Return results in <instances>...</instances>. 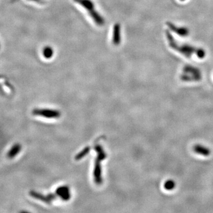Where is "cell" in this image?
Wrapping results in <instances>:
<instances>
[{
  "instance_id": "cell-1",
  "label": "cell",
  "mask_w": 213,
  "mask_h": 213,
  "mask_svg": "<svg viewBox=\"0 0 213 213\" xmlns=\"http://www.w3.org/2000/svg\"><path fill=\"white\" fill-rule=\"evenodd\" d=\"M166 35L170 47L175 51H177L179 53L183 54V55L186 56L187 57L190 58L193 53H195L198 57L200 59L204 58V57L205 56V52L203 49H197L188 45H179L168 30L166 31Z\"/></svg>"
},
{
  "instance_id": "cell-2",
  "label": "cell",
  "mask_w": 213,
  "mask_h": 213,
  "mask_svg": "<svg viewBox=\"0 0 213 213\" xmlns=\"http://www.w3.org/2000/svg\"><path fill=\"white\" fill-rule=\"evenodd\" d=\"M201 78V73L198 68L192 66H186L183 68V74L181 76V79L183 81H199Z\"/></svg>"
},
{
  "instance_id": "cell-3",
  "label": "cell",
  "mask_w": 213,
  "mask_h": 213,
  "mask_svg": "<svg viewBox=\"0 0 213 213\" xmlns=\"http://www.w3.org/2000/svg\"><path fill=\"white\" fill-rule=\"evenodd\" d=\"M33 114L35 116H39L48 118H58L61 116V113L59 111L49 109H35L33 111Z\"/></svg>"
},
{
  "instance_id": "cell-4",
  "label": "cell",
  "mask_w": 213,
  "mask_h": 213,
  "mask_svg": "<svg viewBox=\"0 0 213 213\" xmlns=\"http://www.w3.org/2000/svg\"><path fill=\"white\" fill-rule=\"evenodd\" d=\"M167 25L171 30L173 32L175 33L176 34H177L179 36L185 37V36H187L189 33V31L186 27H178L177 25H174L172 23H171V22H167Z\"/></svg>"
},
{
  "instance_id": "cell-5",
  "label": "cell",
  "mask_w": 213,
  "mask_h": 213,
  "mask_svg": "<svg viewBox=\"0 0 213 213\" xmlns=\"http://www.w3.org/2000/svg\"><path fill=\"white\" fill-rule=\"evenodd\" d=\"M101 161L96 158L95 163V167H94V181L98 185H100L102 183L101 177Z\"/></svg>"
},
{
  "instance_id": "cell-6",
  "label": "cell",
  "mask_w": 213,
  "mask_h": 213,
  "mask_svg": "<svg viewBox=\"0 0 213 213\" xmlns=\"http://www.w3.org/2000/svg\"><path fill=\"white\" fill-rule=\"evenodd\" d=\"M193 150L195 153L205 157L209 156L211 153L210 148L200 144H197L194 146Z\"/></svg>"
},
{
  "instance_id": "cell-7",
  "label": "cell",
  "mask_w": 213,
  "mask_h": 213,
  "mask_svg": "<svg viewBox=\"0 0 213 213\" xmlns=\"http://www.w3.org/2000/svg\"><path fill=\"white\" fill-rule=\"evenodd\" d=\"M56 194L62 199L68 201L71 198L69 188L68 186H62L56 189Z\"/></svg>"
},
{
  "instance_id": "cell-8",
  "label": "cell",
  "mask_w": 213,
  "mask_h": 213,
  "mask_svg": "<svg viewBox=\"0 0 213 213\" xmlns=\"http://www.w3.org/2000/svg\"><path fill=\"white\" fill-rule=\"evenodd\" d=\"M121 41V27L119 23L116 24L113 28L112 43L114 45L118 46Z\"/></svg>"
},
{
  "instance_id": "cell-9",
  "label": "cell",
  "mask_w": 213,
  "mask_h": 213,
  "mask_svg": "<svg viewBox=\"0 0 213 213\" xmlns=\"http://www.w3.org/2000/svg\"><path fill=\"white\" fill-rule=\"evenodd\" d=\"M89 14L91 15L92 19L96 22L97 25H100V26L104 25L105 21L102 17V16H101L98 12H96V11L93 10L89 12Z\"/></svg>"
},
{
  "instance_id": "cell-10",
  "label": "cell",
  "mask_w": 213,
  "mask_h": 213,
  "mask_svg": "<svg viewBox=\"0 0 213 213\" xmlns=\"http://www.w3.org/2000/svg\"><path fill=\"white\" fill-rule=\"evenodd\" d=\"M76 3L82 6L88 12L94 10V4L91 0H74Z\"/></svg>"
},
{
  "instance_id": "cell-11",
  "label": "cell",
  "mask_w": 213,
  "mask_h": 213,
  "mask_svg": "<svg viewBox=\"0 0 213 213\" xmlns=\"http://www.w3.org/2000/svg\"><path fill=\"white\" fill-rule=\"evenodd\" d=\"M21 145L19 144H15L14 145L9 152L7 153V157L10 159H12L13 157H15V156L20 152L21 150Z\"/></svg>"
},
{
  "instance_id": "cell-12",
  "label": "cell",
  "mask_w": 213,
  "mask_h": 213,
  "mask_svg": "<svg viewBox=\"0 0 213 213\" xmlns=\"http://www.w3.org/2000/svg\"><path fill=\"white\" fill-rule=\"evenodd\" d=\"M94 149L96 150V153L98 154V156L96 157L97 159H100V161H102L106 158V153L103 150V149L102 148L101 145H96L94 147Z\"/></svg>"
},
{
  "instance_id": "cell-13",
  "label": "cell",
  "mask_w": 213,
  "mask_h": 213,
  "mask_svg": "<svg viewBox=\"0 0 213 213\" xmlns=\"http://www.w3.org/2000/svg\"><path fill=\"white\" fill-rule=\"evenodd\" d=\"M30 195L31 197L36 198V199H40L41 201H44V202H45V203H51V201L49 200V198H47V197H45V196L41 195V194L36 193L35 191H31L30 192Z\"/></svg>"
},
{
  "instance_id": "cell-14",
  "label": "cell",
  "mask_w": 213,
  "mask_h": 213,
  "mask_svg": "<svg viewBox=\"0 0 213 213\" xmlns=\"http://www.w3.org/2000/svg\"><path fill=\"white\" fill-rule=\"evenodd\" d=\"M163 187L167 191H172L176 187V183L173 179H168L164 183Z\"/></svg>"
},
{
  "instance_id": "cell-15",
  "label": "cell",
  "mask_w": 213,
  "mask_h": 213,
  "mask_svg": "<svg viewBox=\"0 0 213 213\" xmlns=\"http://www.w3.org/2000/svg\"><path fill=\"white\" fill-rule=\"evenodd\" d=\"M90 147H88V146L84 148L81 152H80L78 155H76V156H75V159L76 161H79V160L81 159L85 156H86V155L90 152Z\"/></svg>"
},
{
  "instance_id": "cell-16",
  "label": "cell",
  "mask_w": 213,
  "mask_h": 213,
  "mask_svg": "<svg viewBox=\"0 0 213 213\" xmlns=\"http://www.w3.org/2000/svg\"><path fill=\"white\" fill-rule=\"evenodd\" d=\"M43 56L46 59H50L53 55V51L51 47H46L43 51Z\"/></svg>"
},
{
  "instance_id": "cell-17",
  "label": "cell",
  "mask_w": 213,
  "mask_h": 213,
  "mask_svg": "<svg viewBox=\"0 0 213 213\" xmlns=\"http://www.w3.org/2000/svg\"><path fill=\"white\" fill-rule=\"evenodd\" d=\"M47 197V198L49 199V200L51 201L52 200H53V199H55V198H56V195L55 194H49Z\"/></svg>"
},
{
  "instance_id": "cell-18",
  "label": "cell",
  "mask_w": 213,
  "mask_h": 213,
  "mask_svg": "<svg viewBox=\"0 0 213 213\" xmlns=\"http://www.w3.org/2000/svg\"><path fill=\"white\" fill-rule=\"evenodd\" d=\"M181 1H185V0H181Z\"/></svg>"
},
{
  "instance_id": "cell-19",
  "label": "cell",
  "mask_w": 213,
  "mask_h": 213,
  "mask_svg": "<svg viewBox=\"0 0 213 213\" xmlns=\"http://www.w3.org/2000/svg\"><path fill=\"white\" fill-rule=\"evenodd\" d=\"M34 1H36V0H34Z\"/></svg>"
}]
</instances>
